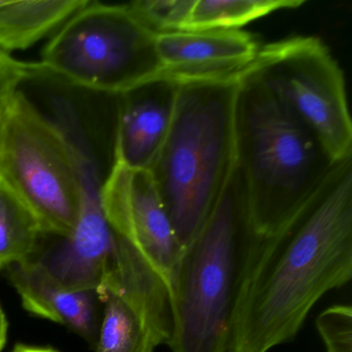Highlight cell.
Segmentation results:
<instances>
[{"label": "cell", "instance_id": "obj_5", "mask_svg": "<svg viewBox=\"0 0 352 352\" xmlns=\"http://www.w3.org/2000/svg\"><path fill=\"white\" fill-rule=\"evenodd\" d=\"M156 34L126 5L88 1L54 34L42 73L107 96L160 77Z\"/></svg>", "mask_w": 352, "mask_h": 352}, {"label": "cell", "instance_id": "obj_15", "mask_svg": "<svg viewBox=\"0 0 352 352\" xmlns=\"http://www.w3.org/2000/svg\"><path fill=\"white\" fill-rule=\"evenodd\" d=\"M89 0H0V50L23 51L56 32Z\"/></svg>", "mask_w": 352, "mask_h": 352}, {"label": "cell", "instance_id": "obj_12", "mask_svg": "<svg viewBox=\"0 0 352 352\" xmlns=\"http://www.w3.org/2000/svg\"><path fill=\"white\" fill-rule=\"evenodd\" d=\"M305 0H139L129 3L156 34L240 30L282 10H294Z\"/></svg>", "mask_w": 352, "mask_h": 352}, {"label": "cell", "instance_id": "obj_16", "mask_svg": "<svg viewBox=\"0 0 352 352\" xmlns=\"http://www.w3.org/2000/svg\"><path fill=\"white\" fill-rule=\"evenodd\" d=\"M45 236L32 212L0 181V270L34 258Z\"/></svg>", "mask_w": 352, "mask_h": 352}, {"label": "cell", "instance_id": "obj_20", "mask_svg": "<svg viewBox=\"0 0 352 352\" xmlns=\"http://www.w3.org/2000/svg\"><path fill=\"white\" fill-rule=\"evenodd\" d=\"M12 352H58L50 347H34V346L16 345Z\"/></svg>", "mask_w": 352, "mask_h": 352}, {"label": "cell", "instance_id": "obj_6", "mask_svg": "<svg viewBox=\"0 0 352 352\" xmlns=\"http://www.w3.org/2000/svg\"><path fill=\"white\" fill-rule=\"evenodd\" d=\"M0 181L32 212L45 234L71 236L81 208L73 144L21 90L0 125Z\"/></svg>", "mask_w": 352, "mask_h": 352}, {"label": "cell", "instance_id": "obj_7", "mask_svg": "<svg viewBox=\"0 0 352 352\" xmlns=\"http://www.w3.org/2000/svg\"><path fill=\"white\" fill-rule=\"evenodd\" d=\"M246 69L314 133L333 162L351 155L345 78L320 38L292 36L265 45Z\"/></svg>", "mask_w": 352, "mask_h": 352}, {"label": "cell", "instance_id": "obj_17", "mask_svg": "<svg viewBox=\"0 0 352 352\" xmlns=\"http://www.w3.org/2000/svg\"><path fill=\"white\" fill-rule=\"evenodd\" d=\"M316 327L327 352H352V309L335 305L319 314Z\"/></svg>", "mask_w": 352, "mask_h": 352}, {"label": "cell", "instance_id": "obj_13", "mask_svg": "<svg viewBox=\"0 0 352 352\" xmlns=\"http://www.w3.org/2000/svg\"><path fill=\"white\" fill-rule=\"evenodd\" d=\"M104 318L96 352H153L172 333L168 294H133L111 288L96 290Z\"/></svg>", "mask_w": 352, "mask_h": 352}, {"label": "cell", "instance_id": "obj_11", "mask_svg": "<svg viewBox=\"0 0 352 352\" xmlns=\"http://www.w3.org/2000/svg\"><path fill=\"white\" fill-rule=\"evenodd\" d=\"M261 47L241 30L162 32L156 36L160 77L177 82L219 79L240 73Z\"/></svg>", "mask_w": 352, "mask_h": 352}, {"label": "cell", "instance_id": "obj_1", "mask_svg": "<svg viewBox=\"0 0 352 352\" xmlns=\"http://www.w3.org/2000/svg\"><path fill=\"white\" fill-rule=\"evenodd\" d=\"M352 277V154L283 223L241 219L228 352H269L292 341L317 302Z\"/></svg>", "mask_w": 352, "mask_h": 352}, {"label": "cell", "instance_id": "obj_19", "mask_svg": "<svg viewBox=\"0 0 352 352\" xmlns=\"http://www.w3.org/2000/svg\"><path fill=\"white\" fill-rule=\"evenodd\" d=\"M8 327L9 324H8L7 316H6L3 307L0 305V352L5 347L6 342H7Z\"/></svg>", "mask_w": 352, "mask_h": 352}, {"label": "cell", "instance_id": "obj_3", "mask_svg": "<svg viewBox=\"0 0 352 352\" xmlns=\"http://www.w3.org/2000/svg\"><path fill=\"white\" fill-rule=\"evenodd\" d=\"M236 142L247 222L255 230L289 219L337 164L314 133L247 69L240 73Z\"/></svg>", "mask_w": 352, "mask_h": 352}, {"label": "cell", "instance_id": "obj_4", "mask_svg": "<svg viewBox=\"0 0 352 352\" xmlns=\"http://www.w3.org/2000/svg\"><path fill=\"white\" fill-rule=\"evenodd\" d=\"M246 199L234 172L226 192L185 247L170 286L173 352H228L236 246Z\"/></svg>", "mask_w": 352, "mask_h": 352}, {"label": "cell", "instance_id": "obj_10", "mask_svg": "<svg viewBox=\"0 0 352 352\" xmlns=\"http://www.w3.org/2000/svg\"><path fill=\"white\" fill-rule=\"evenodd\" d=\"M178 82L166 77L116 96L113 162L149 170L174 117Z\"/></svg>", "mask_w": 352, "mask_h": 352}, {"label": "cell", "instance_id": "obj_9", "mask_svg": "<svg viewBox=\"0 0 352 352\" xmlns=\"http://www.w3.org/2000/svg\"><path fill=\"white\" fill-rule=\"evenodd\" d=\"M102 203L115 238L154 270L170 294L182 248L151 173L113 162L102 184Z\"/></svg>", "mask_w": 352, "mask_h": 352}, {"label": "cell", "instance_id": "obj_18", "mask_svg": "<svg viewBox=\"0 0 352 352\" xmlns=\"http://www.w3.org/2000/svg\"><path fill=\"white\" fill-rule=\"evenodd\" d=\"M36 75H42L38 63H21L0 50V125L21 84Z\"/></svg>", "mask_w": 352, "mask_h": 352}, {"label": "cell", "instance_id": "obj_8", "mask_svg": "<svg viewBox=\"0 0 352 352\" xmlns=\"http://www.w3.org/2000/svg\"><path fill=\"white\" fill-rule=\"evenodd\" d=\"M65 131L73 144L79 172V219L71 236H54L56 241L47 248L41 246L32 259L61 285L69 289L96 292L114 247V234L102 203V184L108 173L102 172L78 125Z\"/></svg>", "mask_w": 352, "mask_h": 352}, {"label": "cell", "instance_id": "obj_14", "mask_svg": "<svg viewBox=\"0 0 352 352\" xmlns=\"http://www.w3.org/2000/svg\"><path fill=\"white\" fill-rule=\"evenodd\" d=\"M5 271L28 312L65 325L96 346L100 333L96 292L61 285L34 259L13 263Z\"/></svg>", "mask_w": 352, "mask_h": 352}, {"label": "cell", "instance_id": "obj_2", "mask_svg": "<svg viewBox=\"0 0 352 352\" xmlns=\"http://www.w3.org/2000/svg\"><path fill=\"white\" fill-rule=\"evenodd\" d=\"M240 73L178 82L170 131L149 168L182 250L207 221L236 172Z\"/></svg>", "mask_w": 352, "mask_h": 352}]
</instances>
